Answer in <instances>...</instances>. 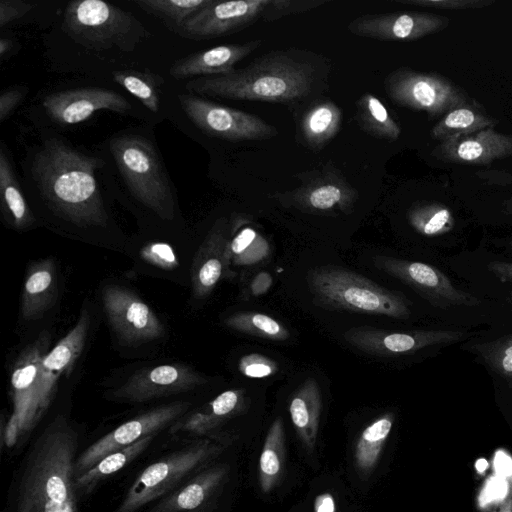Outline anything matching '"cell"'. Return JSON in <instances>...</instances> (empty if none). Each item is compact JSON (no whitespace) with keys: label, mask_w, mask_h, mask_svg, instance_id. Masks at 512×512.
I'll return each instance as SVG.
<instances>
[{"label":"cell","mask_w":512,"mask_h":512,"mask_svg":"<svg viewBox=\"0 0 512 512\" xmlns=\"http://www.w3.org/2000/svg\"><path fill=\"white\" fill-rule=\"evenodd\" d=\"M476 175L488 184L496 185H512V174L498 170L477 171ZM504 210L508 214H512V198L504 205Z\"/></svg>","instance_id":"7dc6e473"},{"label":"cell","mask_w":512,"mask_h":512,"mask_svg":"<svg viewBox=\"0 0 512 512\" xmlns=\"http://www.w3.org/2000/svg\"><path fill=\"white\" fill-rule=\"evenodd\" d=\"M63 29L86 48L117 47L126 52L133 51L148 34L133 14L102 0L70 2L64 13Z\"/></svg>","instance_id":"5b68a950"},{"label":"cell","mask_w":512,"mask_h":512,"mask_svg":"<svg viewBox=\"0 0 512 512\" xmlns=\"http://www.w3.org/2000/svg\"><path fill=\"white\" fill-rule=\"evenodd\" d=\"M487 268L501 282L512 283V262L495 260L488 263Z\"/></svg>","instance_id":"681fc988"},{"label":"cell","mask_w":512,"mask_h":512,"mask_svg":"<svg viewBox=\"0 0 512 512\" xmlns=\"http://www.w3.org/2000/svg\"><path fill=\"white\" fill-rule=\"evenodd\" d=\"M23 91L19 88L7 89L0 95V122H4L20 104Z\"/></svg>","instance_id":"bcb514c9"},{"label":"cell","mask_w":512,"mask_h":512,"mask_svg":"<svg viewBox=\"0 0 512 512\" xmlns=\"http://www.w3.org/2000/svg\"><path fill=\"white\" fill-rule=\"evenodd\" d=\"M394 421V413L386 412L375 418L359 434L354 446L353 459L362 477L370 475L377 466Z\"/></svg>","instance_id":"f1b7e54d"},{"label":"cell","mask_w":512,"mask_h":512,"mask_svg":"<svg viewBox=\"0 0 512 512\" xmlns=\"http://www.w3.org/2000/svg\"><path fill=\"white\" fill-rule=\"evenodd\" d=\"M269 3L270 0H212L173 32L192 40L229 35L263 21Z\"/></svg>","instance_id":"5bb4252c"},{"label":"cell","mask_w":512,"mask_h":512,"mask_svg":"<svg viewBox=\"0 0 512 512\" xmlns=\"http://www.w3.org/2000/svg\"><path fill=\"white\" fill-rule=\"evenodd\" d=\"M43 107L57 123L73 125L90 118L99 110L126 113L130 103L117 92L101 87H84L45 96Z\"/></svg>","instance_id":"ffe728a7"},{"label":"cell","mask_w":512,"mask_h":512,"mask_svg":"<svg viewBox=\"0 0 512 512\" xmlns=\"http://www.w3.org/2000/svg\"><path fill=\"white\" fill-rule=\"evenodd\" d=\"M505 246L512 249V238L505 241Z\"/></svg>","instance_id":"11a10c76"},{"label":"cell","mask_w":512,"mask_h":512,"mask_svg":"<svg viewBox=\"0 0 512 512\" xmlns=\"http://www.w3.org/2000/svg\"><path fill=\"white\" fill-rule=\"evenodd\" d=\"M512 387V386H511Z\"/></svg>","instance_id":"9f6ffc18"},{"label":"cell","mask_w":512,"mask_h":512,"mask_svg":"<svg viewBox=\"0 0 512 512\" xmlns=\"http://www.w3.org/2000/svg\"><path fill=\"white\" fill-rule=\"evenodd\" d=\"M32 9V5L21 0H1L0 1V26L11 23L12 21L23 17Z\"/></svg>","instance_id":"f6af8a7d"},{"label":"cell","mask_w":512,"mask_h":512,"mask_svg":"<svg viewBox=\"0 0 512 512\" xmlns=\"http://www.w3.org/2000/svg\"><path fill=\"white\" fill-rule=\"evenodd\" d=\"M226 474L225 466L209 468L162 500L151 512H187L198 508L221 484Z\"/></svg>","instance_id":"4316f807"},{"label":"cell","mask_w":512,"mask_h":512,"mask_svg":"<svg viewBox=\"0 0 512 512\" xmlns=\"http://www.w3.org/2000/svg\"><path fill=\"white\" fill-rule=\"evenodd\" d=\"M101 300L108 323L122 345L138 346L164 336L161 320L133 291L109 284L102 289Z\"/></svg>","instance_id":"30bf717a"},{"label":"cell","mask_w":512,"mask_h":512,"mask_svg":"<svg viewBox=\"0 0 512 512\" xmlns=\"http://www.w3.org/2000/svg\"><path fill=\"white\" fill-rule=\"evenodd\" d=\"M229 236L223 219L219 220L200 245L192 264V296L207 298L223 276H227L226 249Z\"/></svg>","instance_id":"7402d4cb"},{"label":"cell","mask_w":512,"mask_h":512,"mask_svg":"<svg viewBox=\"0 0 512 512\" xmlns=\"http://www.w3.org/2000/svg\"><path fill=\"white\" fill-rule=\"evenodd\" d=\"M190 403L176 401L155 407L121 424L87 447L76 459L75 477L80 476L110 453L155 435L174 424L189 409Z\"/></svg>","instance_id":"7c38bea8"},{"label":"cell","mask_w":512,"mask_h":512,"mask_svg":"<svg viewBox=\"0 0 512 512\" xmlns=\"http://www.w3.org/2000/svg\"><path fill=\"white\" fill-rule=\"evenodd\" d=\"M238 369L247 377L264 378L275 374L278 371V365L262 354L251 353L240 359Z\"/></svg>","instance_id":"7bdbcfd3"},{"label":"cell","mask_w":512,"mask_h":512,"mask_svg":"<svg viewBox=\"0 0 512 512\" xmlns=\"http://www.w3.org/2000/svg\"><path fill=\"white\" fill-rule=\"evenodd\" d=\"M498 120L486 113L476 100L447 112L433 126L430 136L440 142L483 129L494 128Z\"/></svg>","instance_id":"83f0119b"},{"label":"cell","mask_w":512,"mask_h":512,"mask_svg":"<svg viewBox=\"0 0 512 512\" xmlns=\"http://www.w3.org/2000/svg\"><path fill=\"white\" fill-rule=\"evenodd\" d=\"M285 464V429L281 418L271 424L259 458L258 481L263 493L271 492L280 481Z\"/></svg>","instance_id":"f546056e"},{"label":"cell","mask_w":512,"mask_h":512,"mask_svg":"<svg viewBox=\"0 0 512 512\" xmlns=\"http://www.w3.org/2000/svg\"><path fill=\"white\" fill-rule=\"evenodd\" d=\"M397 2L445 10L481 9L495 4V0H397Z\"/></svg>","instance_id":"ee69618b"},{"label":"cell","mask_w":512,"mask_h":512,"mask_svg":"<svg viewBox=\"0 0 512 512\" xmlns=\"http://www.w3.org/2000/svg\"><path fill=\"white\" fill-rule=\"evenodd\" d=\"M221 450V445L205 439L152 463L138 475L114 512L138 511L166 494Z\"/></svg>","instance_id":"52a82bcc"},{"label":"cell","mask_w":512,"mask_h":512,"mask_svg":"<svg viewBox=\"0 0 512 512\" xmlns=\"http://www.w3.org/2000/svg\"><path fill=\"white\" fill-rule=\"evenodd\" d=\"M315 512H335V505L330 494H323L315 501Z\"/></svg>","instance_id":"816d5d0a"},{"label":"cell","mask_w":512,"mask_h":512,"mask_svg":"<svg viewBox=\"0 0 512 512\" xmlns=\"http://www.w3.org/2000/svg\"><path fill=\"white\" fill-rule=\"evenodd\" d=\"M181 108L206 134L228 140H265L275 137L277 129L262 118L205 100L194 94H179Z\"/></svg>","instance_id":"9c48e42d"},{"label":"cell","mask_w":512,"mask_h":512,"mask_svg":"<svg viewBox=\"0 0 512 512\" xmlns=\"http://www.w3.org/2000/svg\"><path fill=\"white\" fill-rule=\"evenodd\" d=\"M313 303L323 309L407 319L411 302L353 271L334 265L311 269L306 276Z\"/></svg>","instance_id":"277c9868"},{"label":"cell","mask_w":512,"mask_h":512,"mask_svg":"<svg viewBox=\"0 0 512 512\" xmlns=\"http://www.w3.org/2000/svg\"><path fill=\"white\" fill-rule=\"evenodd\" d=\"M449 23L443 15L404 11L359 16L349 23L348 30L381 41H415L444 30Z\"/></svg>","instance_id":"ac0fdd59"},{"label":"cell","mask_w":512,"mask_h":512,"mask_svg":"<svg viewBox=\"0 0 512 512\" xmlns=\"http://www.w3.org/2000/svg\"><path fill=\"white\" fill-rule=\"evenodd\" d=\"M325 3L323 0H270L263 21L272 22L282 17L300 14Z\"/></svg>","instance_id":"60d3db41"},{"label":"cell","mask_w":512,"mask_h":512,"mask_svg":"<svg viewBox=\"0 0 512 512\" xmlns=\"http://www.w3.org/2000/svg\"><path fill=\"white\" fill-rule=\"evenodd\" d=\"M21 435L19 420L15 414H11L6 425L2 428L1 431V439L2 443L5 444L7 448H12L19 436Z\"/></svg>","instance_id":"c3c4849f"},{"label":"cell","mask_w":512,"mask_h":512,"mask_svg":"<svg viewBox=\"0 0 512 512\" xmlns=\"http://www.w3.org/2000/svg\"><path fill=\"white\" fill-rule=\"evenodd\" d=\"M269 246L266 240L253 228L245 226L229 237L226 249L227 275L234 265H248L259 262L268 256Z\"/></svg>","instance_id":"d590c367"},{"label":"cell","mask_w":512,"mask_h":512,"mask_svg":"<svg viewBox=\"0 0 512 512\" xmlns=\"http://www.w3.org/2000/svg\"><path fill=\"white\" fill-rule=\"evenodd\" d=\"M498 512H512V498H507L500 506Z\"/></svg>","instance_id":"db71d44e"},{"label":"cell","mask_w":512,"mask_h":512,"mask_svg":"<svg viewBox=\"0 0 512 512\" xmlns=\"http://www.w3.org/2000/svg\"><path fill=\"white\" fill-rule=\"evenodd\" d=\"M302 184L285 194V204L311 214H349L358 200L355 190L334 167L306 173Z\"/></svg>","instance_id":"4fadbf2b"},{"label":"cell","mask_w":512,"mask_h":512,"mask_svg":"<svg viewBox=\"0 0 512 512\" xmlns=\"http://www.w3.org/2000/svg\"><path fill=\"white\" fill-rule=\"evenodd\" d=\"M50 343L49 333L39 334L20 351L11 371L12 413L19 420L21 435L34 429L39 422L36 413V395L41 364L50 351Z\"/></svg>","instance_id":"e0dca14e"},{"label":"cell","mask_w":512,"mask_h":512,"mask_svg":"<svg viewBox=\"0 0 512 512\" xmlns=\"http://www.w3.org/2000/svg\"><path fill=\"white\" fill-rule=\"evenodd\" d=\"M224 325L234 331L272 341H285L290 336L282 323L259 312L234 313L224 319Z\"/></svg>","instance_id":"8d00e7d4"},{"label":"cell","mask_w":512,"mask_h":512,"mask_svg":"<svg viewBox=\"0 0 512 512\" xmlns=\"http://www.w3.org/2000/svg\"><path fill=\"white\" fill-rule=\"evenodd\" d=\"M431 155L446 163L487 165L512 157V135L487 128L442 141Z\"/></svg>","instance_id":"44dd1931"},{"label":"cell","mask_w":512,"mask_h":512,"mask_svg":"<svg viewBox=\"0 0 512 512\" xmlns=\"http://www.w3.org/2000/svg\"><path fill=\"white\" fill-rule=\"evenodd\" d=\"M322 398L318 382L313 378L306 379L294 392L289 403V413L298 437L309 451L315 447Z\"/></svg>","instance_id":"d4e9b609"},{"label":"cell","mask_w":512,"mask_h":512,"mask_svg":"<svg viewBox=\"0 0 512 512\" xmlns=\"http://www.w3.org/2000/svg\"><path fill=\"white\" fill-rule=\"evenodd\" d=\"M376 268L409 286L432 306L441 309L480 304V299L454 286L440 269L427 263L378 255Z\"/></svg>","instance_id":"8fae6325"},{"label":"cell","mask_w":512,"mask_h":512,"mask_svg":"<svg viewBox=\"0 0 512 512\" xmlns=\"http://www.w3.org/2000/svg\"><path fill=\"white\" fill-rule=\"evenodd\" d=\"M384 89L397 105L426 112L430 119L442 117L450 110L475 100L462 87L441 74L408 67L388 74Z\"/></svg>","instance_id":"ba28073f"},{"label":"cell","mask_w":512,"mask_h":512,"mask_svg":"<svg viewBox=\"0 0 512 512\" xmlns=\"http://www.w3.org/2000/svg\"><path fill=\"white\" fill-rule=\"evenodd\" d=\"M272 284V278L270 274L261 272L255 276L251 283V292L253 295H261L266 293Z\"/></svg>","instance_id":"f907efd6"},{"label":"cell","mask_w":512,"mask_h":512,"mask_svg":"<svg viewBox=\"0 0 512 512\" xmlns=\"http://www.w3.org/2000/svg\"><path fill=\"white\" fill-rule=\"evenodd\" d=\"M91 315L83 308L73 328L47 353L40 370L36 395L38 421L51 405L61 377L69 373L81 356L90 332Z\"/></svg>","instance_id":"d6986e66"},{"label":"cell","mask_w":512,"mask_h":512,"mask_svg":"<svg viewBox=\"0 0 512 512\" xmlns=\"http://www.w3.org/2000/svg\"><path fill=\"white\" fill-rule=\"evenodd\" d=\"M78 435L56 416L31 445L17 490L18 512H79L75 489Z\"/></svg>","instance_id":"6da1fadb"},{"label":"cell","mask_w":512,"mask_h":512,"mask_svg":"<svg viewBox=\"0 0 512 512\" xmlns=\"http://www.w3.org/2000/svg\"><path fill=\"white\" fill-rule=\"evenodd\" d=\"M0 194L2 208L17 229H25L35 222L19 187L12 166L3 148L0 149Z\"/></svg>","instance_id":"1f68e13d"},{"label":"cell","mask_w":512,"mask_h":512,"mask_svg":"<svg viewBox=\"0 0 512 512\" xmlns=\"http://www.w3.org/2000/svg\"><path fill=\"white\" fill-rule=\"evenodd\" d=\"M142 259L163 270H173L178 266V259L173 248L164 242H152L141 251Z\"/></svg>","instance_id":"b9f144b4"},{"label":"cell","mask_w":512,"mask_h":512,"mask_svg":"<svg viewBox=\"0 0 512 512\" xmlns=\"http://www.w3.org/2000/svg\"><path fill=\"white\" fill-rule=\"evenodd\" d=\"M261 39L244 44H225L200 51L177 60L170 68L176 79L194 76L207 77L226 75L235 70L236 63L260 47Z\"/></svg>","instance_id":"603a6c76"},{"label":"cell","mask_w":512,"mask_h":512,"mask_svg":"<svg viewBox=\"0 0 512 512\" xmlns=\"http://www.w3.org/2000/svg\"><path fill=\"white\" fill-rule=\"evenodd\" d=\"M244 403L243 390H227L219 394L208 405L192 413L171 427L172 433H189L204 435L215 429L222 422L238 413Z\"/></svg>","instance_id":"484cf974"},{"label":"cell","mask_w":512,"mask_h":512,"mask_svg":"<svg viewBox=\"0 0 512 512\" xmlns=\"http://www.w3.org/2000/svg\"><path fill=\"white\" fill-rule=\"evenodd\" d=\"M458 330L387 331L366 326L353 327L344 339L355 348L376 356L395 357L413 354L426 347L452 344L465 338Z\"/></svg>","instance_id":"9a60e30c"},{"label":"cell","mask_w":512,"mask_h":512,"mask_svg":"<svg viewBox=\"0 0 512 512\" xmlns=\"http://www.w3.org/2000/svg\"><path fill=\"white\" fill-rule=\"evenodd\" d=\"M206 382L197 371L183 364H161L131 375L113 393L121 402L141 403L191 391Z\"/></svg>","instance_id":"2e32d148"},{"label":"cell","mask_w":512,"mask_h":512,"mask_svg":"<svg viewBox=\"0 0 512 512\" xmlns=\"http://www.w3.org/2000/svg\"><path fill=\"white\" fill-rule=\"evenodd\" d=\"M212 0H137L145 12L163 20L174 31L189 18L209 5Z\"/></svg>","instance_id":"74e56055"},{"label":"cell","mask_w":512,"mask_h":512,"mask_svg":"<svg viewBox=\"0 0 512 512\" xmlns=\"http://www.w3.org/2000/svg\"><path fill=\"white\" fill-rule=\"evenodd\" d=\"M473 349L493 371L512 380V334L477 344Z\"/></svg>","instance_id":"ab89813d"},{"label":"cell","mask_w":512,"mask_h":512,"mask_svg":"<svg viewBox=\"0 0 512 512\" xmlns=\"http://www.w3.org/2000/svg\"><path fill=\"white\" fill-rule=\"evenodd\" d=\"M110 150L132 195L160 218L172 220V189L151 142L138 135H121L110 141Z\"/></svg>","instance_id":"8992f818"},{"label":"cell","mask_w":512,"mask_h":512,"mask_svg":"<svg viewBox=\"0 0 512 512\" xmlns=\"http://www.w3.org/2000/svg\"><path fill=\"white\" fill-rule=\"evenodd\" d=\"M407 217L414 230L427 237L446 234L455 225L449 207L439 202L416 204L409 209Z\"/></svg>","instance_id":"e575fe53"},{"label":"cell","mask_w":512,"mask_h":512,"mask_svg":"<svg viewBox=\"0 0 512 512\" xmlns=\"http://www.w3.org/2000/svg\"><path fill=\"white\" fill-rule=\"evenodd\" d=\"M114 81L125 88L152 112L159 110V95L156 82L149 74L138 71H116Z\"/></svg>","instance_id":"f35d334b"},{"label":"cell","mask_w":512,"mask_h":512,"mask_svg":"<svg viewBox=\"0 0 512 512\" xmlns=\"http://www.w3.org/2000/svg\"><path fill=\"white\" fill-rule=\"evenodd\" d=\"M341 123L342 110L332 101H321L305 112L301 129L308 146L319 150L335 137Z\"/></svg>","instance_id":"4dcf8cb0"},{"label":"cell","mask_w":512,"mask_h":512,"mask_svg":"<svg viewBox=\"0 0 512 512\" xmlns=\"http://www.w3.org/2000/svg\"><path fill=\"white\" fill-rule=\"evenodd\" d=\"M154 435L147 436L138 442L108 454L86 472L75 478L77 492L89 493L96 484L107 476L119 471L147 449Z\"/></svg>","instance_id":"836d02e7"},{"label":"cell","mask_w":512,"mask_h":512,"mask_svg":"<svg viewBox=\"0 0 512 512\" xmlns=\"http://www.w3.org/2000/svg\"><path fill=\"white\" fill-rule=\"evenodd\" d=\"M315 71L311 63L288 52L272 51L244 68L226 75L192 79L185 87L201 96L288 103L308 96L316 79Z\"/></svg>","instance_id":"3957f363"},{"label":"cell","mask_w":512,"mask_h":512,"mask_svg":"<svg viewBox=\"0 0 512 512\" xmlns=\"http://www.w3.org/2000/svg\"><path fill=\"white\" fill-rule=\"evenodd\" d=\"M101 159L87 156L61 140H47L33 161V176L49 206L81 227L104 226L108 220L95 170Z\"/></svg>","instance_id":"7a4b0ae2"},{"label":"cell","mask_w":512,"mask_h":512,"mask_svg":"<svg viewBox=\"0 0 512 512\" xmlns=\"http://www.w3.org/2000/svg\"><path fill=\"white\" fill-rule=\"evenodd\" d=\"M13 44L10 39L1 38L0 39V55L4 58L12 49Z\"/></svg>","instance_id":"f5cc1de1"},{"label":"cell","mask_w":512,"mask_h":512,"mask_svg":"<svg viewBox=\"0 0 512 512\" xmlns=\"http://www.w3.org/2000/svg\"><path fill=\"white\" fill-rule=\"evenodd\" d=\"M58 294L56 263L51 258L34 262L27 270L21 296V315L26 321L41 318Z\"/></svg>","instance_id":"cb8c5ba5"},{"label":"cell","mask_w":512,"mask_h":512,"mask_svg":"<svg viewBox=\"0 0 512 512\" xmlns=\"http://www.w3.org/2000/svg\"><path fill=\"white\" fill-rule=\"evenodd\" d=\"M356 120L362 130L376 138L394 141L401 134L385 105L371 93H364L357 100Z\"/></svg>","instance_id":"d6a6232c"}]
</instances>
